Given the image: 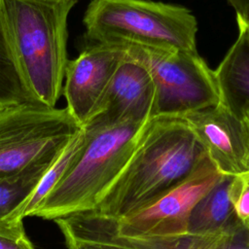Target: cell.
<instances>
[{
  "label": "cell",
  "mask_w": 249,
  "mask_h": 249,
  "mask_svg": "<svg viewBox=\"0 0 249 249\" xmlns=\"http://www.w3.org/2000/svg\"><path fill=\"white\" fill-rule=\"evenodd\" d=\"M242 116H243V118H245V119L248 121V123H249V103L243 108V110H242Z\"/></svg>",
  "instance_id": "cell-23"
},
{
  "label": "cell",
  "mask_w": 249,
  "mask_h": 249,
  "mask_svg": "<svg viewBox=\"0 0 249 249\" xmlns=\"http://www.w3.org/2000/svg\"><path fill=\"white\" fill-rule=\"evenodd\" d=\"M77 2L0 0V17L19 74L35 100L55 107L67 57V18Z\"/></svg>",
  "instance_id": "cell-2"
},
{
  "label": "cell",
  "mask_w": 249,
  "mask_h": 249,
  "mask_svg": "<svg viewBox=\"0 0 249 249\" xmlns=\"http://www.w3.org/2000/svg\"><path fill=\"white\" fill-rule=\"evenodd\" d=\"M83 137H84V131L82 128V130L72 139V141L68 144V146L63 151V153L58 158V160L53 163V165L50 168V170L46 173V175L41 180L39 186L37 187L34 194L29 198V200L27 201V203L23 208V218L27 216H31L35 208L39 205V203L44 199V197L51 192V190L58 182L64 170L68 166L70 160H72L75 153L79 149L83 141Z\"/></svg>",
  "instance_id": "cell-16"
},
{
  "label": "cell",
  "mask_w": 249,
  "mask_h": 249,
  "mask_svg": "<svg viewBox=\"0 0 249 249\" xmlns=\"http://www.w3.org/2000/svg\"><path fill=\"white\" fill-rule=\"evenodd\" d=\"M182 118L204 148L207 157L225 176L249 172V123L221 102Z\"/></svg>",
  "instance_id": "cell-9"
},
{
  "label": "cell",
  "mask_w": 249,
  "mask_h": 249,
  "mask_svg": "<svg viewBox=\"0 0 249 249\" xmlns=\"http://www.w3.org/2000/svg\"><path fill=\"white\" fill-rule=\"evenodd\" d=\"M145 124L83 127L79 149L31 216L55 220L94 210L131 159Z\"/></svg>",
  "instance_id": "cell-3"
},
{
  "label": "cell",
  "mask_w": 249,
  "mask_h": 249,
  "mask_svg": "<svg viewBox=\"0 0 249 249\" xmlns=\"http://www.w3.org/2000/svg\"><path fill=\"white\" fill-rule=\"evenodd\" d=\"M237 26H238V31L241 32L249 41V22L246 24H237Z\"/></svg>",
  "instance_id": "cell-22"
},
{
  "label": "cell",
  "mask_w": 249,
  "mask_h": 249,
  "mask_svg": "<svg viewBox=\"0 0 249 249\" xmlns=\"http://www.w3.org/2000/svg\"><path fill=\"white\" fill-rule=\"evenodd\" d=\"M0 249H35L25 234L22 221L0 226Z\"/></svg>",
  "instance_id": "cell-18"
},
{
  "label": "cell",
  "mask_w": 249,
  "mask_h": 249,
  "mask_svg": "<svg viewBox=\"0 0 249 249\" xmlns=\"http://www.w3.org/2000/svg\"><path fill=\"white\" fill-rule=\"evenodd\" d=\"M224 249H249V232L244 227Z\"/></svg>",
  "instance_id": "cell-21"
},
{
  "label": "cell",
  "mask_w": 249,
  "mask_h": 249,
  "mask_svg": "<svg viewBox=\"0 0 249 249\" xmlns=\"http://www.w3.org/2000/svg\"><path fill=\"white\" fill-rule=\"evenodd\" d=\"M82 128L66 107H1L0 178L53 165Z\"/></svg>",
  "instance_id": "cell-5"
},
{
  "label": "cell",
  "mask_w": 249,
  "mask_h": 249,
  "mask_svg": "<svg viewBox=\"0 0 249 249\" xmlns=\"http://www.w3.org/2000/svg\"><path fill=\"white\" fill-rule=\"evenodd\" d=\"M52 166L0 178V226L15 224L23 220L25 204Z\"/></svg>",
  "instance_id": "cell-14"
},
{
  "label": "cell",
  "mask_w": 249,
  "mask_h": 249,
  "mask_svg": "<svg viewBox=\"0 0 249 249\" xmlns=\"http://www.w3.org/2000/svg\"><path fill=\"white\" fill-rule=\"evenodd\" d=\"M230 198L234 214L244 226L249 225V172L231 177Z\"/></svg>",
  "instance_id": "cell-17"
},
{
  "label": "cell",
  "mask_w": 249,
  "mask_h": 249,
  "mask_svg": "<svg viewBox=\"0 0 249 249\" xmlns=\"http://www.w3.org/2000/svg\"><path fill=\"white\" fill-rule=\"evenodd\" d=\"M53 221L60 229L65 242H107L128 249H224L242 228V225H238L209 234L188 233L181 236L150 237L119 235L93 211L74 213Z\"/></svg>",
  "instance_id": "cell-10"
},
{
  "label": "cell",
  "mask_w": 249,
  "mask_h": 249,
  "mask_svg": "<svg viewBox=\"0 0 249 249\" xmlns=\"http://www.w3.org/2000/svg\"><path fill=\"white\" fill-rule=\"evenodd\" d=\"M94 44L197 52V21L186 7L151 0H92L84 19Z\"/></svg>",
  "instance_id": "cell-4"
},
{
  "label": "cell",
  "mask_w": 249,
  "mask_h": 249,
  "mask_svg": "<svg viewBox=\"0 0 249 249\" xmlns=\"http://www.w3.org/2000/svg\"><path fill=\"white\" fill-rule=\"evenodd\" d=\"M155 88L148 70L125 58L117 68L93 117L84 127L145 123L152 119Z\"/></svg>",
  "instance_id": "cell-11"
},
{
  "label": "cell",
  "mask_w": 249,
  "mask_h": 249,
  "mask_svg": "<svg viewBox=\"0 0 249 249\" xmlns=\"http://www.w3.org/2000/svg\"><path fill=\"white\" fill-rule=\"evenodd\" d=\"M224 176L206 155L181 182L136 211L119 219L98 215L109 229L119 235L150 237L185 235L188 234L189 218L195 205Z\"/></svg>",
  "instance_id": "cell-7"
},
{
  "label": "cell",
  "mask_w": 249,
  "mask_h": 249,
  "mask_svg": "<svg viewBox=\"0 0 249 249\" xmlns=\"http://www.w3.org/2000/svg\"><path fill=\"white\" fill-rule=\"evenodd\" d=\"M28 103L38 102L19 74L0 17V108Z\"/></svg>",
  "instance_id": "cell-15"
},
{
  "label": "cell",
  "mask_w": 249,
  "mask_h": 249,
  "mask_svg": "<svg viewBox=\"0 0 249 249\" xmlns=\"http://www.w3.org/2000/svg\"><path fill=\"white\" fill-rule=\"evenodd\" d=\"M68 249H128L120 245L107 242L91 241H67L65 242Z\"/></svg>",
  "instance_id": "cell-19"
},
{
  "label": "cell",
  "mask_w": 249,
  "mask_h": 249,
  "mask_svg": "<svg viewBox=\"0 0 249 249\" xmlns=\"http://www.w3.org/2000/svg\"><path fill=\"white\" fill-rule=\"evenodd\" d=\"M227 2L235 12L237 24L249 22V0H227Z\"/></svg>",
  "instance_id": "cell-20"
},
{
  "label": "cell",
  "mask_w": 249,
  "mask_h": 249,
  "mask_svg": "<svg viewBox=\"0 0 249 249\" xmlns=\"http://www.w3.org/2000/svg\"><path fill=\"white\" fill-rule=\"evenodd\" d=\"M221 103L236 116L249 103V41L238 36L215 70Z\"/></svg>",
  "instance_id": "cell-12"
},
{
  "label": "cell",
  "mask_w": 249,
  "mask_h": 249,
  "mask_svg": "<svg viewBox=\"0 0 249 249\" xmlns=\"http://www.w3.org/2000/svg\"><path fill=\"white\" fill-rule=\"evenodd\" d=\"M205 156L182 118H153L124 171L92 211L112 219L130 214L181 182Z\"/></svg>",
  "instance_id": "cell-1"
},
{
  "label": "cell",
  "mask_w": 249,
  "mask_h": 249,
  "mask_svg": "<svg viewBox=\"0 0 249 249\" xmlns=\"http://www.w3.org/2000/svg\"><path fill=\"white\" fill-rule=\"evenodd\" d=\"M120 45L125 56L142 64L152 78L155 88L152 119L180 118L220 103L215 70L207 65L197 52Z\"/></svg>",
  "instance_id": "cell-6"
},
{
  "label": "cell",
  "mask_w": 249,
  "mask_h": 249,
  "mask_svg": "<svg viewBox=\"0 0 249 249\" xmlns=\"http://www.w3.org/2000/svg\"><path fill=\"white\" fill-rule=\"evenodd\" d=\"M55 1H75V2H78V0H55Z\"/></svg>",
  "instance_id": "cell-24"
},
{
  "label": "cell",
  "mask_w": 249,
  "mask_h": 249,
  "mask_svg": "<svg viewBox=\"0 0 249 249\" xmlns=\"http://www.w3.org/2000/svg\"><path fill=\"white\" fill-rule=\"evenodd\" d=\"M125 52L120 44H89L68 60L62 93L70 115L84 127L96 109Z\"/></svg>",
  "instance_id": "cell-8"
},
{
  "label": "cell",
  "mask_w": 249,
  "mask_h": 249,
  "mask_svg": "<svg viewBox=\"0 0 249 249\" xmlns=\"http://www.w3.org/2000/svg\"><path fill=\"white\" fill-rule=\"evenodd\" d=\"M231 177L224 178L195 205L188 225V233L209 234L232 229L241 223L236 218L230 198Z\"/></svg>",
  "instance_id": "cell-13"
},
{
  "label": "cell",
  "mask_w": 249,
  "mask_h": 249,
  "mask_svg": "<svg viewBox=\"0 0 249 249\" xmlns=\"http://www.w3.org/2000/svg\"><path fill=\"white\" fill-rule=\"evenodd\" d=\"M245 228H246V230H247L248 232H249V225H248V226H245Z\"/></svg>",
  "instance_id": "cell-25"
}]
</instances>
